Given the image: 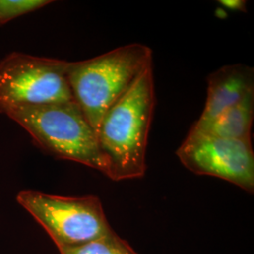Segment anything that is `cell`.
<instances>
[{
  "label": "cell",
  "mask_w": 254,
  "mask_h": 254,
  "mask_svg": "<svg viewBox=\"0 0 254 254\" xmlns=\"http://www.w3.org/2000/svg\"><path fill=\"white\" fill-rule=\"evenodd\" d=\"M221 5L225 6L227 9L232 10L245 11L246 2L241 0H221L219 1Z\"/></svg>",
  "instance_id": "cell-11"
},
{
  "label": "cell",
  "mask_w": 254,
  "mask_h": 254,
  "mask_svg": "<svg viewBox=\"0 0 254 254\" xmlns=\"http://www.w3.org/2000/svg\"><path fill=\"white\" fill-rule=\"evenodd\" d=\"M16 200L46 230L59 251L85 245L114 231L100 199L93 195L64 197L23 190Z\"/></svg>",
  "instance_id": "cell-4"
},
{
  "label": "cell",
  "mask_w": 254,
  "mask_h": 254,
  "mask_svg": "<svg viewBox=\"0 0 254 254\" xmlns=\"http://www.w3.org/2000/svg\"><path fill=\"white\" fill-rule=\"evenodd\" d=\"M69 62L12 52L0 61V113L73 101Z\"/></svg>",
  "instance_id": "cell-5"
},
{
  "label": "cell",
  "mask_w": 254,
  "mask_h": 254,
  "mask_svg": "<svg viewBox=\"0 0 254 254\" xmlns=\"http://www.w3.org/2000/svg\"><path fill=\"white\" fill-rule=\"evenodd\" d=\"M6 115L47 154L83 164L107 176L108 164L96 133L75 101L23 107Z\"/></svg>",
  "instance_id": "cell-3"
},
{
  "label": "cell",
  "mask_w": 254,
  "mask_h": 254,
  "mask_svg": "<svg viewBox=\"0 0 254 254\" xmlns=\"http://www.w3.org/2000/svg\"><path fill=\"white\" fill-rule=\"evenodd\" d=\"M50 3L48 0H0V26Z\"/></svg>",
  "instance_id": "cell-10"
},
{
  "label": "cell",
  "mask_w": 254,
  "mask_h": 254,
  "mask_svg": "<svg viewBox=\"0 0 254 254\" xmlns=\"http://www.w3.org/2000/svg\"><path fill=\"white\" fill-rule=\"evenodd\" d=\"M61 254H138L113 231L85 245L60 250Z\"/></svg>",
  "instance_id": "cell-9"
},
{
  "label": "cell",
  "mask_w": 254,
  "mask_h": 254,
  "mask_svg": "<svg viewBox=\"0 0 254 254\" xmlns=\"http://www.w3.org/2000/svg\"><path fill=\"white\" fill-rule=\"evenodd\" d=\"M176 154L191 173L217 177L254 194L252 139L224 138L190 130Z\"/></svg>",
  "instance_id": "cell-6"
},
{
  "label": "cell",
  "mask_w": 254,
  "mask_h": 254,
  "mask_svg": "<svg viewBox=\"0 0 254 254\" xmlns=\"http://www.w3.org/2000/svg\"><path fill=\"white\" fill-rule=\"evenodd\" d=\"M151 66L153 51L141 44L121 46L90 60L69 63L67 78L73 100L96 136L107 111Z\"/></svg>",
  "instance_id": "cell-2"
},
{
  "label": "cell",
  "mask_w": 254,
  "mask_h": 254,
  "mask_svg": "<svg viewBox=\"0 0 254 254\" xmlns=\"http://www.w3.org/2000/svg\"><path fill=\"white\" fill-rule=\"evenodd\" d=\"M254 117V91H253L204 127H191L190 130L224 138L252 139Z\"/></svg>",
  "instance_id": "cell-8"
},
{
  "label": "cell",
  "mask_w": 254,
  "mask_h": 254,
  "mask_svg": "<svg viewBox=\"0 0 254 254\" xmlns=\"http://www.w3.org/2000/svg\"><path fill=\"white\" fill-rule=\"evenodd\" d=\"M207 85L204 109L192 128L204 127L254 91V68L241 64L225 65L209 74Z\"/></svg>",
  "instance_id": "cell-7"
},
{
  "label": "cell",
  "mask_w": 254,
  "mask_h": 254,
  "mask_svg": "<svg viewBox=\"0 0 254 254\" xmlns=\"http://www.w3.org/2000/svg\"><path fill=\"white\" fill-rule=\"evenodd\" d=\"M155 105L153 66L107 111L101 121L97 141L113 181L142 178L146 151Z\"/></svg>",
  "instance_id": "cell-1"
}]
</instances>
